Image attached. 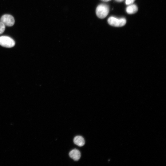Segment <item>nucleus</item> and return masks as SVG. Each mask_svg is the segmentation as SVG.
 I'll return each mask as SVG.
<instances>
[{
    "label": "nucleus",
    "mask_w": 166,
    "mask_h": 166,
    "mask_svg": "<svg viewBox=\"0 0 166 166\" xmlns=\"http://www.w3.org/2000/svg\"><path fill=\"white\" fill-rule=\"evenodd\" d=\"M138 7L135 4L129 5L126 8V11L128 14H135L138 11Z\"/></svg>",
    "instance_id": "nucleus-7"
},
{
    "label": "nucleus",
    "mask_w": 166,
    "mask_h": 166,
    "mask_svg": "<svg viewBox=\"0 0 166 166\" xmlns=\"http://www.w3.org/2000/svg\"><path fill=\"white\" fill-rule=\"evenodd\" d=\"M0 21L5 26H12L15 22L13 16L8 14L2 16L1 18Z\"/></svg>",
    "instance_id": "nucleus-4"
},
{
    "label": "nucleus",
    "mask_w": 166,
    "mask_h": 166,
    "mask_svg": "<svg viewBox=\"0 0 166 166\" xmlns=\"http://www.w3.org/2000/svg\"><path fill=\"white\" fill-rule=\"evenodd\" d=\"M135 0H126L125 3L127 5L132 4Z\"/></svg>",
    "instance_id": "nucleus-9"
},
{
    "label": "nucleus",
    "mask_w": 166,
    "mask_h": 166,
    "mask_svg": "<svg viewBox=\"0 0 166 166\" xmlns=\"http://www.w3.org/2000/svg\"><path fill=\"white\" fill-rule=\"evenodd\" d=\"M116 1L121 2H122L124 0H115Z\"/></svg>",
    "instance_id": "nucleus-10"
},
{
    "label": "nucleus",
    "mask_w": 166,
    "mask_h": 166,
    "mask_svg": "<svg viewBox=\"0 0 166 166\" xmlns=\"http://www.w3.org/2000/svg\"><path fill=\"white\" fill-rule=\"evenodd\" d=\"M74 143L79 146H83L85 143V141L84 138L81 136H77L73 139Z\"/></svg>",
    "instance_id": "nucleus-6"
},
{
    "label": "nucleus",
    "mask_w": 166,
    "mask_h": 166,
    "mask_svg": "<svg viewBox=\"0 0 166 166\" xmlns=\"http://www.w3.org/2000/svg\"><path fill=\"white\" fill-rule=\"evenodd\" d=\"M69 155L71 158L75 161L78 160L81 157L80 152L77 149H74L71 151Z\"/></svg>",
    "instance_id": "nucleus-5"
},
{
    "label": "nucleus",
    "mask_w": 166,
    "mask_h": 166,
    "mask_svg": "<svg viewBox=\"0 0 166 166\" xmlns=\"http://www.w3.org/2000/svg\"><path fill=\"white\" fill-rule=\"evenodd\" d=\"M5 26L4 24L0 21V34L3 33L5 31Z\"/></svg>",
    "instance_id": "nucleus-8"
},
{
    "label": "nucleus",
    "mask_w": 166,
    "mask_h": 166,
    "mask_svg": "<svg viewBox=\"0 0 166 166\" xmlns=\"http://www.w3.org/2000/svg\"><path fill=\"white\" fill-rule=\"evenodd\" d=\"M108 22L111 26L117 27H121L126 24V20L124 18H119L111 16L108 18Z\"/></svg>",
    "instance_id": "nucleus-2"
},
{
    "label": "nucleus",
    "mask_w": 166,
    "mask_h": 166,
    "mask_svg": "<svg viewBox=\"0 0 166 166\" xmlns=\"http://www.w3.org/2000/svg\"><path fill=\"white\" fill-rule=\"evenodd\" d=\"M15 42L11 38L5 36L0 37V45L4 47L11 48L14 46Z\"/></svg>",
    "instance_id": "nucleus-3"
},
{
    "label": "nucleus",
    "mask_w": 166,
    "mask_h": 166,
    "mask_svg": "<svg viewBox=\"0 0 166 166\" xmlns=\"http://www.w3.org/2000/svg\"><path fill=\"white\" fill-rule=\"evenodd\" d=\"M109 12V6L105 4H101L99 5L97 7L96 10V14L97 16L100 18H105L108 14Z\"/></svg>",
    "instance_id": "nucleus-1"
},
{
    "label": "nucleus",
    "mask_w": 166,
    "mask_h": 166,
    "mask_svg": "<svg viewBox=\"0 0 166 166\" xmlns=\"http://www.w3.org/2000/svg\"><path fill=\"white\" fill-rule=\"evenodd\" d=\"M102 1H105V2H108L109 1L111 0H101Z\"/></svg>",
    "instance_id": "nucleus-11"
}]
</instances>
